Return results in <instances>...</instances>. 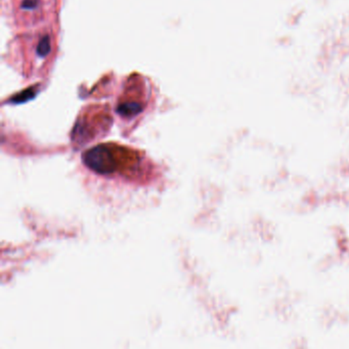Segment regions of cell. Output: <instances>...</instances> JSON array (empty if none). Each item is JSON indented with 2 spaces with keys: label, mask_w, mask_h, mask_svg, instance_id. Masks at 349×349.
Returning a JSON list of instances; mask_svg holds the SVG:
<instances>
[{
  "label": "cell",
  "mask_w": 349,
  "mask_h": 349,
  "mask_svg": "<svg viewBox=\"0 0 349 349\" xmlns=\"http://www.w3.org/2000/svg\"><path fill=\"white\" fill-rule=\"evenodd\" d=\"M83 160L91 169L102 174L111 173L115 168V161L112 160V154L105 146H99L87 151L83 156Z\"/></svg>",
  "instance_id": "6da1fadb"
}]
</instances>
